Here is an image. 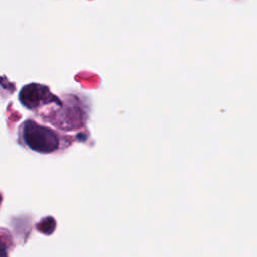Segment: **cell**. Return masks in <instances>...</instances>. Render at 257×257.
Instances as JSON below:
<instances>
[{
    "label": "cell",
    "mask_w": 257,
    "mask_h": 257,
    "mask_svg": "<svg viewBox=\"0 0 257 257\" xmlns=\"http://www.w3.org/2000/svg\"><path fill=\"white\" fill-rule=\"evenodd\" d=\"M7 248L3 242V240L0 238V256H4V255H7Z\"/></svg>",
    "instance_id": "cell-3"
},
{
    "label": "cell",
    "mask_w": 257,
    "mask_h": 257,
    "mask_svg": "<svg viewBox=\"0 0 257 257\" xmlns=\"http://www.w3.org/2000/svg\"><path fill=\"white\" fill-rule=\"evenodd\" d=\"M23 143L32 151L50 154L59 149V136L51 128L43 126L32 119H26L20 127Z\"/></svg>",
    "instance_id": "cell-1"
},
{
    "label": "cell",
    "mask_w": 257,
    "mask_h": 257,
    "mask_svg": "<svg viewBox=\"0 0 257 257\" xmlns=\"http://www.w3.org/2000/svg\"><path fill=\"white\" fill-rule=\"evenodd\" d=\"M19 101L28 109H36L53 101L60 104L59 99L50 92L48 86L39 83H30L23 86L19 92Z\"/></svg>",
    "instance_id": "cell-2"
}]
</instances>
